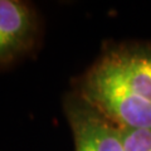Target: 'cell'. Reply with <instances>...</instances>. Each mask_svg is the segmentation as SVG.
I'll return each instance as SVG.
<instances>
[{
  "instance_id": "6da1fadb",
  "label": "cell",
  "mask_w": 151,
  "mask_h": 151,
  "mask_svg": "<svg viewBox=\"0 0 151 151\" xmlns=\"http://www.w3.org/2000/svg\"><path fill=\"white\" fill-rule=\"evenodd\" d=\"M88 70L151 103V42L108 45Z\"/></svg>"
},
{
  "instance_id": "7a4b0ae2",
  "label": "cell",
  "mask_w": 151,
  "mask_h": 151,
  "mask_svg": "<svg viewBox=\"0 0 151 151\" xmlns=\"http://www.w3.org/2000/svg\"><path fill=\"white\" fill-rule=\"evenodd\" d=\"M63 108L76 151H125L122 127L74 91L65 94Z\"/></svg>"
},
{
  "instance_id": "3957f363",
  "label": "cell",
  "mask_w": 151,
  "mask_h": 151,
  "mask_svg": "<svg viewBox=\"0 0 151 151\" xmlns=\"http://www.w3.org/2000/svg\"><path fill=\"white\" fill-rule=\"evenodd\" d=\"M39 33V17L30 4L0 0V65L10 64L32 52Z\"/></svg>"
},
{
  "instance_id": "277c9868",
  "label": "cell",
  "mask_w": 151,
  "mask_h": 151,
  "mask_svg": "<svg viewBox=\"0 0 151 151\" xmlns=\"http://www.w3.org/2000/svg\"><path fill=\"white\" fill-rule=\"evenodd\" d=\"M125 151H151L150 129H122Z\"/></svg>"
}]
</instances>
